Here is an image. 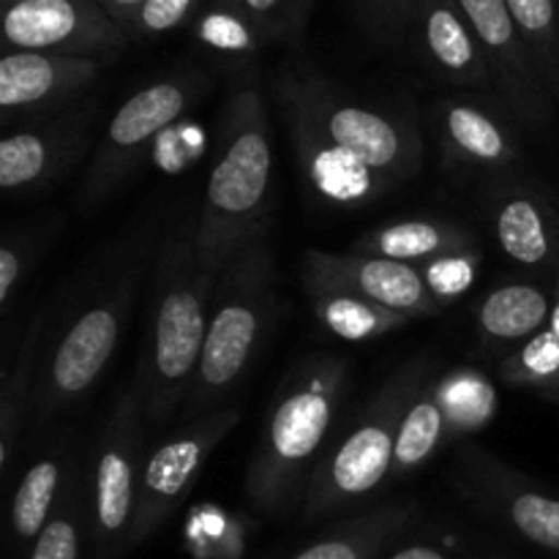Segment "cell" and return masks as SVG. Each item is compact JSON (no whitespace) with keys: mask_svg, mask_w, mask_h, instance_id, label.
I'll use <instances>...</instances> for the list:
<instances>
[{"mask_svg":"<svg viewBox=\"0 0 559 559\" xmlns=\"http://www.w3.org/2000/svg\"><path fill=\"white\" fill-rule=\"evenodd\" d=\"M295 162L331 207H364L418 178L424 136L413 109L358 102L317 71L273 76Z\"/></svg>","mask_w":559,"mask_h":559,"instance_id":"6da1fadb","label":"cell"},{"mask_svg":"<svg viewBox=\"0 0 559 559\" xmlns=\"http://www.w3.org/2000/svg\"><path fill=\"white\" fill-rule=\"evenodd\" d=\"M164 227L162 211L147 205L91 273L85 295L76 298L71 289L66 300H55L25 435L31 442L60 431L71 409L98 385L118 353L136 295L156 265Z\"/></svg>","mask_w":559,"mask_h":559,"instance_id":"7a4b0ae2","label":"cell"},{"mask_svg":"<svg viewBox=\"0 0 559 559\" xmlns=\"http://www.w3.org/2000/svg\"><path fill=\"white\" fill-rule=\"evenodd\" d=\"M147 320L136 377L151 431L164 429L183 409L205 347L218 273L197 246V213L167 218L151 271Z\"/></svg>","mask_w":559,"mask_h":559,"instance_id":"3957f363","label":"cell"},{"mask_svg":"<svg viewBox=\"0 0 559 559\" xmlns=\"http://www.w3.org/2000/svg\"><path fill=\"white\" fill-rule=\"evenodd\" d=\"M273 140L265 98L254 82H235L216 123V158L197 207V246L216 273L265 229Z\"/></svg>","mask_w":559,"mask_h":559,"instance_id":"277c9868","label":"cell"},{"mask_svg":"<svg viewBox=\"0 0 559 559\" xmlns=\"http://www.w3.org/2000/svg\"><path fill=\"white\" fill-rule=\"evenodd\" d=\"M349 380L353 369L342 355H314L284 382L246 469V495L260 511L287 513L304 500Z\"/></svg>","mask_w":559,"mask_h":559,"instance_id":"5b68a950","label":"cell"},{"mask_svg":"<svg viewBox=\"0 0 559 559\" xmlns=\"http://www.w3.org/2000/svg\"><path fill=\"white\" fill-rule=\"evenodd\" d=\"M278 306V278L267 227L246 240L218 273L205 347L183 409L191 420L218 409L249 371Z\"/></svg>","mask_w":559,"mask_h":559,"instance_id":"8992f818","label":"cell"},{"mask_svg":"<svg viewBox=\"0 0 559 559\" xmlns=\"http://www.w3.org/2000/svg\"><path fill=\"white\" fill-rule=\"evenodd\" d=\"M435 369L429 355L409 360L349 420L342 435L331 437L300 500L306 519L331 516L374 495L385 480H391L399 426L415 393L435 374Z\"/></svg>","mask_w":559,"mask_h":559,"instance_id":"52a82bcc","label":"cell"},{"mask_svg":"<svg viewBox=\"0 0 559 559\" xmlns=\"http://www.w3.org/2000/svg\"><path fill=\"white\" fill-rule=\"evenodd\" d=\"M207 87L211 82L200 71H178L126 98L87 162L76 191V207L91 213L104 205L131 178V173H136L153 145L205 96Z\"/></svg>","mask_w":559,"mask_h":559,"instance_id":"ba28073f","label":"cell"},{"mask_svg":"<svg viewBox=\"0 0 559 559\" xmlns=\"http://www.w3.org/2000/svg\"><path fill=\"white\" fill-rule=\"evenodd\" d=\"M102 104L76 102L63 112L16 126L0 142V189L14 200L44 197L96 151Z\"/></svg>","mask_w":559,"mask_h":559,"instance_id":"9c48e42d","label":"cell"},{"mask_svg":"<svg viewBox=\"0 0 559 559\" xmlns=\"http://www.w3.org/2000/svg\"><path fill=\"white\" fill-rule=\"evenodd\" d=\"M145 404L136 388H126L115 399L112 409L104 418L98 440L93 445L91 495H93V527L102 540H118L131 535L140 497L142 467L147 456Z\"/></svg>","mask_w":559,"mask_h":559,"instance_id":"30bf717a","label":"cell"},{"mask_svg":"<svg viewBox=\"0 0 559 559\" xmlns=\"http://www.w3.org/2000/svg\"><path fill=\"white\" fill-rule=\"evenodd\" d=\"M451 486L524 540L559 551V497L540 491L527 475L500 462L486 448L464 442L453 459Z\"/></svg>","mask_w":559,"mask_h":559,"instance_id":"8fae6325","label":"cell"},{"mask_svg":"<svg viewBox=\"0 0 559 559\" xmlns=\"http://www.w3.org/2000/svg\"><path fill=\"white\" fill-rule=\"evenodd\" d=\"M238 404H224L213 413L189 420L183 429L147 451L129 540L147 538L158 524L173 516L175 508L186 500L191 486L200 478L207 456L238 426Z\"/></svg>","mask_w":559,"mask_h":559,"instance_id":"7c38bea8","label":"cell"},{"mask_svg":"<svg viewBox=\"0 0 559 559\" xmlns=\"http://www.w3.org/2000/svg\"><path fill=\"white\" fill-rule=\"evenodd\" d=\"M5 47L16 52L69 55V58L112 60L131 44V36L96 0H25L5 5Z\"/></svg>","mask_w":559,"mask_h":559,"instance_id":"4fadbf2b","label":"cell"},{"mask_svg":"<svg viewBox=\"0 0 559 559\" xmlns=\"http://www.w3.org/2000/svg\"><path fill=\"white\" fill-rule=\"evenodd\" d=\"M478 36L500 102L513 112L516 123L540 129L551 118V91L519 33L506 0H459Z\"/></svg>","mask_w":559,"mask_h":559,"instance_id":"5bb4252c","label":"cell"},{"mask_svg":"<svg viewBox=\"0 0 559 559\" xmlns=\"http://www.w3.org/2000/svg\"><path fill=\"white\" fill-rule=\"evenodd\" d=\"M300 276H304V289H344V293H355L377 306H385L407 320L437 317L445 311V306L426 287L418 267L385 260V257L358 254V251L331 254V251L309 249L300 260Z\"/></svg>","mask_w":559,"mask_h":559,"instance_id":"9a60e30c","label":"cell"},{"mask_svg":"<svg viewBox=\"0 0 559 559\" xmlns=\"http://www.w3.org/2000/svg\"><path fill=\"white\" fill-rule=\"evenodd\" d=\"M104 60L69 58V55L16 52L0 60V109L3 123L49 118L80 102L102 76Z\"/></svg>","mask_w":559,"mask_h":559,"instance_id":"2e32d148","label":"cell"},{"mask_svg":"<svg viewBox=\"0 0 559 559\" xmlns=\"http://www.w3.org/2000/svg\"><path fill=\"white\" fill-rule=\"evenodd\" d=\"M513 112L497 93H459L431 104V123L448 167L508 169L519 158Z\"/></svg>","mask_w":559,"mask_h":559,"instance_id":"e0dca14e","label":"cell"},{"mask_svg":"<svg viewBox=\"0 0 559 559\" xmlns=\"http://www.w3.org/2000/svg\"><path fill=\"white\" fill-rule=\"evenodd\" d=\"M404 41L440 80L473 93H497L489 60L459 0H413Z\"/></svg>","mask_w":559,"mask_h":559,"instance_id":"ac0fdd59","label":"cell"},{"mask_svg":"<svg viewBox=\"0 0 559 559\" xmlns=\"http://www.w3.org/2000/svg\"><path fill=\"white\" fill-rule=\"evenodd\" d=\"M497 243L516 265L559 271V207L522 180H500L491 194Z\"/></svg>","mask_w":559,"mask_h":559,"instance_id":"d6986e66","label":"cell"},{"mask_svg":"<svg viewBox=\"0 0 559 559\" xmlns=\"http://www.w3.org/2000/svg\"><path fill=\"white\" fill-rule=\"evenodd\" d=\"M52 311L55 300H49V306H38L14 358L3 366V382H0V475L3 478H9L11 462L22 448L27 424H31L33 391H36L38 366H41Z\"/></svg>","mask_w":559,"mask_h":559,"instance_id":"ffe728a7","label":"cell"},{"mask_svg":"<svg viewBox=\"0 0 559 559\" xmlns=\"http://www.w3.org/2000/svg\"><path fill=\"white\" fill-rule=\"evenodd\" d=\"M80 440L74 431L60 429L49 437L41 456L27 467L11 502V527L20 540H36L47 527L74 467Z\"/></svg>","mask_w":559,"mask_h":559,"instance_id":"44dd1931","label":"cell"},{"mask_svg":"<svg viewBox=\"0 0 559 559\" xmlns=\"http://www.w3.org/2000/svg\"><path fill=\"white\" fill-rule=\"evenodd\" d=\"M551 293L538 284L516 282L495 287L475 309V328L491 347L519 349L549 328Z\"/></svg>","mask_w":559,"mask_h":559,"instance_id":"7402d4cb","label":"cell"},{"mask_svg":"<svg viewBox=\"0 0 559 559\" xmlns=\"http://www.w3.org/2000/svg\"><path fill=\"white\" fill-rule=\"evenodd\" d=\"M475 249V235L464 224L448 222V218H413V222H396L388 227L366 233L353 251L385 260L407 262V265H424L435 257L448 251Z\"/></svg>","mask_w":559,"mask_h":559,"instance_id":"603a6c76","label":"cell"},{"mask_svg":"<svg viewBox=\"0 0 559 559\" xmlns=\"http://www.w3.org/2000/svg\"><path fill=\"white\" fill-rule=\"evenodd\" d=\"M431 385L445 418V448L478 435L500 409L495 382L473 366L437 369L431 374Z\"/></svg>","mask_w":559,"mask_h":559,"instance_id":"cb8c5ba5","label":"cell"},{"mask_svg":"<svg viewBox=\"0 0 559 559\" xmlns=\"http://www.w3.org/2000/svg\"><path fill=\"white\" fill-rule=\"evenodd\" d=\"M306 295H309L311 311L320 325L342 342H371V338H380L413 322L385 306H377L360 295L344 293V289L306 287Z\"/></svg>","mask_w":559,"mask_h":559,"instance_id":"d4e9b609","label":"cell"},{"mask_svg":"<svg viewBox=\"0 0 559 559\" xmlns=\"http://www.w3.org/2000/svg\"><path fill=\"white\" fill-rule=\"evenodd\" d=\"M442 448H445V418H442L440 402H437L435 385H431L429 377L424 388L415 393L413 402H409L402 426H399L391 480L407 478L409 473L424 467Z\"/></svg>","mask_w":559,"mask_h":559,"instance_id":"484cf974","label":"cell"},{"mask_svg":"<svg viewBox=\"0 0 559 559\" xmlns=\"http://www.w3.org/2000/svg\"><path fill=\"white\" fill-rule=\"evenodd\" d=\"M191 36L211 52L224 58H251L267 44L240 0H205L200 14L191 20Z\"/></svg>","mask_w":559,"mask_h":559,"instance_id":"4316f807","label":"cell"},{"mask_svg":"<svg viewBox=\"0 0 559 559\" xmlns=\"http://www.w3.org/2000/svg\"><path fill=\"white\" fill-rule=\"evenodd\" d=\"M415 516H418L415 502L385 506L380 511H371L369 516L355 519L347 527L336 530L325 540L300 551L295 559H366L374 551L377 544H382V540L396 535L402 527H407Z\"/></svg>","mask_w":559,"mask_h":559,"instance_id":"83f0119b","label":"cell"},{"mask_svg":"<svg viewBox=\"0 0 559 559\" xmlns=\"http://www.w3.org/2000/svg\"><path fill=\"white\" fill-rule=\"evenodd\" d=\"M60 233V218L38 224H16L3 235L0 249V314H9L14 306V295L27 282L33 267L44 257L47 246Z\"/></svg>","mask_w":559,"mask_h":559,"instance_id":"f1b7e54d","label":"cell"},{"mask_svg":"<svg viewBox=\"0 0 559 559\" xmlns=\"http://www.w3.org/2000/svg\"><path fill=\"white\" fill-rule=\"evenodd\" d=\"M500 377L506 385L538 393L559 404V338L546 328L502 358Z\"/></svg>","mask_w":559,"mask_h":559,"instance_id":"f546056e","label":"cell"},{"mask_svg":"<svg viewBox=\"0 0 559 559\" xmlns=\"http://www.w3.org/2000/svg\"><path fill=\"white\" fill-rule=\"evenodd\" d=\"M527 41L551 96H559V11L557 0H506Z\"/></svg>","mask_w":559,"mask_h":559,"instance_id":"4dcf8cb0","label":"cell"},{"mask_svg":"<svg viewBox=\"0 0 559 559\" xmlns=\"http://www.w3.org/2000/svg\"><path fill=\"white\" fill-rule=\"evenodd\" d=\"M480 265H484V257H480L478 246H475V249L448 251V254L435 257V260L418 265V271L424 276L426 287L431 289V295L448 309L459 295H464L473 287L480 273Z\"/></svg>","mask_w":559,"mask_h":559,"instance_id":"1f68e13d","label":"cell"},{"mask_svg":"<svg viewBox=\"0 0 559 559\" xmlns=\"http://www.w3.org/2000/svg\"><path fill=\"white\" fill-rule=\"evenodd\" d=\"M267 41H295L309 25L314 0H240Z\"/></svg>","mask_w":559,"mask_h":559,"instance_id":"d6a6232c","label":"cell"},{"mask_svg":"<svg viewBox=\"0 0 559 559\" xmlns=\"http://www.w3.org/2000/svg\"><path fill=\"white\" fill-rule=\"evenodd\" d=\"M205 0H145L134 22V38H156L191 25Z\"/></svg>","mask_w":559,"mask_h":559,"instance_id":"836d02e7","label":"cell"},{"mask_svg":"<svg viewBox=\"0 0 559 559\" xmlns=\"http://www.w3.org/2000/svg\"><path fill=\"white\" fill-rule=\"evenodd\" d=\"M358 5L371 31L380 33L382 38H393V41L404 38L413 0H358Z\"/></svg>","mask_w":559,"mask_h":559,"instance_id":"e575fe53","label":"cell"},{"mask_svg":"<svg viewBox=\"0 0 559 559\" xmlns=\"http://www.w3.org/2000/svg\"><path fill=\"white\" fill-rule=\"evenodd\" d=\"M131 38H134V22L140 16V9L145 5V0H96Z\"/></svg>","mask_w":559,"mask_h":559,"instance_id":"d590c367","label":"cell"},{"mask_svg":"<svg viewBox=\"0 0 559 559\" xmlns=\"http://www.w3.org/2000/svg\"><path fill=\"white\" fill-rule=\"evenodd\" d=\"M391 559H448L437 546L429 544H413L407 549H399Z\"/></svg>","mask_w":559,"mask_h":559,"instance_id":"8d00e7d4","label":"cell"},{"mask_svg":"<svg viewBox=\"0 0 559 559\" xmlns=\"http://www.w3.org/2000/svg\"><path fill=\"white\" fill-rule=\"evenodd\" d=\"M551 298H555V304H551V320H549V331L555 333L559 338V271L555 273V289H551Z\"/></svg>","mask_w":559,"mask_h":559,"instance_id":"74e56055","label":"cell"},{"mask_svg":"<svg viewBox=\"0 0 559 559\" xmlns=\"http://www.w3.org/2000/svg\"><path fill=\"white\" fill-rule=\"evenodd\" d=\"M5 5H14V3H25V0H3Z\"/></svg>","mask_w":559,"mask_h":559,"instance_id":"f35d334b","label":"cell"}]
</instances>
